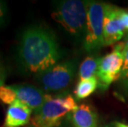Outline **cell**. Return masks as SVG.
I'll return each instance as SVG.
<instances>
[{"mask_svg":"<svg viewBox=\"0 0 128 127\" xmlns=\"http://www.w3.org/2000/svg\"><path fill=\"white\" fill-rule=\"evenodd\" d=\"M114 125H115L116 127H128V125H126V124L122 123V122H118V121L114 122Z\"/></svg>","mask_w":128,"mask_h":127,"instance_id":"obj_19","label":"cell"},{"mask_svg":"<svg viewBox=\"0 0 128 127\" xmlns=\"http://www.w3.org/2000/svg\"><path fill=\"white\" fill-rule=\"evenodd\" d=\"M100 58L87 57L80 67V80L89 79L92 77H97L98 69Z\"/></svg>","mask_w":128,"mask_h":127,"instance_id":"obj_11","label":"cell"},{"mask_svg":"<svg viewBox=\"0 0 128 127\" xmlns=\"http://www.w3.org/2000/svg\"><path fill=\"white\" fill-rule=\"evenodd\" d=\"M51 17L69 33L73 35L82 33L86 29L87 1H60Z\"/></svg>","mask_w":128,"mask_h":127,"instance_id":"obj_3","label":"cell"},{"mask_svg":"<svg viewBox=\"0 0 128 127\" xmlns=\"http://www.w3.org/2000/svg\"><path fill=\"white\" fill-rule=\"evenodd\" d=\"M8 8L7 4L4 1H0V28H2L7 21Z\"/></svg>","mask_w":128,"mask_h":127,"instance_id":"obj_14","label":"cell"},{"mask_svg":"<svg viewBox=\"0 0 128 127\" xmlns=\"http://www.w3.org/2000/svg\"><path fill=\"white\" fill-rule=\"evenodd\" d=\"M56 127H64V126H62V125H61V123H60V124L59 126H56Z\"/></svg>","mask_w":128,"mask_h":127,"instance_id":"obj_22","label":"cell"},{"mask_svg":"<svg viewBox=\"0 0 128 127\" xmlns=\"http://www.w3.org/2000/svg\"><path fill=\"white\" fill-rule=\"evenodd\" d=\"M102 127H116L115 125H114V123L113 124H112V125H106L104 126H102Z\"/></svg>","mask_w":128,"mask_h":127,"instance_id":"obj_21","label":"cell"},{"mask_svg":"<svg viewBox=\"0 0 128 127\" xmlns=\"http://www.w3.org/2000/svg\"><path fill=\"white\" fill-rule=\"evenodd\" d=\"M120 8L106 3L104 22H103V42L104 45H110L118 42L123 37L125 30L120 19Z\"/></svg>","mask_w":128,"mask_h":127,"instance_id":"obj_7","label":"cell"},{"mask_svg":"<svg viewBox=\"0 0 128 127\" xmlns=\"http://www.w3.org/2000/svg\"><path fill=\"white\" fill-rule=\"evenodd\" d=\"M15 92L16 100L29 107L32 111H36L42 106L48 95L33 85H12Z\"/></svg>","mask_w":128,"mask_h":127,"instance_id":"obj_8","label":"cell"},{"mask_svg":"<svg viewBox=\"0 0 128 127\" xmlns=\"http://www.w3.org/2000/svg\"><path fill=\"white\" fill-rule=\"evenodd\" d=\"M119 16L125 30L128 31V10L120 8Z\"/></svg>","mask_w":128,"mask_h":127,"instance_id":"obj_16","label":"cell"},{"mask_svg":"<svg viewBox=\"0 0 128 127\" xmlns=\"http://www.w3.org/2000/svg\"><path fill=\"white\" fill-rule=\"evenodd\" d=\"M0 102L7 105H11L17 102L15 92L12 85H2L0 87Z\"/></svg>","mask_w":128,"mask_h":127,"instance_id":"obj_13","label":"cell"},{"mask_svg":"<svg viewBox=\"0 0 128 127\" xmlns=\"http://www.w3.org/2000/svg\"><path fill=\"white\" fill-rule=\"evenodd\" d=\"M5 78H6V71H5L4 64H2L1 59H0V87L4 85Z\"/></svg>","mask_w":128,"mask_h":127,"instance_id":"obj_17","label":"cell"},{"mask_svg":"<svg viewBox=\"0 0 128 127\" xmlns=\"http://www.w3.org/2000/svg\"><path fill=\"white\" fill-rule=\"evenodd\" d=\"M124 44H118L111 53L100 58L97 78L99 89L105 91L110 84L120 78L124 64Z\"/></svg>","mask_w":128,"mask_h":127,"instance_id":"obj_5","label":"cell"},{"mask_svg":"<svg viewBox=\"0 0 128 127\" xmlns=\"http://www.w3.org/2000/svg\"><path fill=\"white\" fill-rule=\"evenodd\" d=\"M106 3L87 1V22L84 47L86 51L97 50L104 45L103 22Z\"/></svg>","mask_w":128,"mask_h":127,"instance_id":"obj_4","label":"cell"},{"mask_svg":"<svg viewBox=\"0 0 128 127\" xmlns=\"http://www.w3.org/2000/svg\"><path fill=\"white\" fill-rule=\"evenodd\" d=\"M123 54H124V64L122 70V73L128 71V50L125 49V47L123 50Z\"/></svg>","mask_w":128,"mask_h":127,"instance_id":"obj_18","label":"cell"},{"mask_svg":"<svg viewBox=\"0 0 128 127\" xmlns=\"http://www.w3.org/2000/svg\"><path fill=\"white\" fill-rule=\"evenodd\" d=\"M76 71L74 60L56 64L49 69L39 74V81L46 91L56 92L66 88L72 82Z\"/></svg>","mask_w":128,"mask_h":127,"instance_id":"obj_6","label":"cell"},{"mask_svg":"<svg viewBox=\"0 0 128 127\" xmlns=\"http://www.w3.org/2000/svg\"><path fill=\"white\" fill-rule=\"evenodd\" d=\"M69 119L74 127H98V115L88 104H81L69 114Z\"/></svg>","mask_w":128,"mask_h":127,"instance_id":"obj_10","label":"cell"},{"mask_svg":"<svg viewBox=\"0 0 128 127\" xmlns=\"http://www.w3.org/2000/svg\"><path fill=\"white\" fill-rule=\"evenodd\" d=\"M32 110L20 102L8 106L2 127H22L29 123Z\"/></svg>","mask_w":128,"mask_h":127,"instance_id":"obj_9","label":"cell"},{"mask_svg":"<svg viewBox=\"0 0 128 127\" xmlns=\"http://www.w3.org/2000/svg\"><path fill=\"white\" fill-rule=\"evenodd\" d=\"M119 80L122 91L128 97V71L122 73L121 75H120Z\"/></svg>","mask_w":128,"mask_h":127,"instance_id":"obj_15","label":"cell"},{"mask_svg":"<svg viewBox=\"0 0 128 127\" xmlns=\"http://www.w3.org/2000/svg\"><path fill=\"white\" fill-rule=\"evenodd\" d=\"M78 107L75 100L69 93H61L56 97L48 95L44 104L34 112L32 118L33 127H56L60 120Z\"/></svg>","mask_w":128,"mask_h":127,"instance_id":"obj_2","label":"cell"},{"mask_svg":"<svg viewBox=\"0 0 128 127\" xmlns=\"http://www.w3.org/2000/svg\"><path fill=\"white\" fill-rule=\"evenodd\" d=\"M123 44H124V47H125V49L128 50V35L126 36V39H125V41L123 42Z\"/></svg>","mask_w":128,"mask_h":127,"instance_id":"obj_20","label":"cell"},{"mask_svg":"<svg viewBox=\"0 0 128 127\" xmlns=\"http://www.w3.org/2000/svg\"><path fill=\"white\" fill-rule=\"evenodd\" d=\"M18 58L23 68L32 73L40 74L53 67L60 58L56 36L42 26H29L22 34Z\"/></svg>","mask_w":128,"mask_h":127,"instance_id":"obj_1","label":"cell"},{"mask_svg":"<svg viewBox=\"0 0 128 127\" xmlns=\"http://www.w3.org/2000/svg\"><path fill=\"white\" fill-rule=\"evenodd\" d=\"M98 86L97 77H92L89 79L80 80L74 91L75 97L78 99H84L90 96Z\"/></svg>","mask_w":128,"mask_h":127,"instance_id":"obj_12","label":"cell"}]
</instances>
